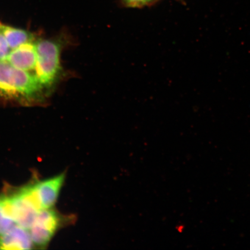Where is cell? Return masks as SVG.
I'll return each instance as SVG.
<instances>
[{
  "instance_id": "52a82bcc",
  "label": "cell",
  "mask_w": 250,
  "mask_h": 250,
  "mask_svg": "<svg viewBox=\"0 0 250 250\" xmlns=\"http://www.w3.org/2000/svg\"><path fill=\"white\" fill-rule=\"evenodd\" d=\"M2 30L11 50L28 42H35L33 34L27 30L2 24Z\"/></svg>"
},
{
  "instance_id": "ba28073f",
  "label": "cell",
  "mask_w": 250,
  "mask_h": 250,
  "mask_svg": "<svg viewBox=\"0 0 250 250\" xmlns=\"http://www.w3.org/2000/svg\"><path fill=\"white\" fill-rule=\"evenodd\" d=\"M11 51L3 32L2 24L0 23V61H5Z\"/></svg>"
},
{
  "instance_id": "7a4b0ae2",
  "label": "cell",
  "mask_w": 250,
  "mask_h": 250,
  "mask_svg": "<svg viewBox=\"0 0 250 250\" xmlns=\"http://www.w3.org/2000/svg\"><path fill=\"white\" fill-rule=\"evenodd\" d=\"M73 42L72 37L65 33L55 38L36 41L35 75L46 90L52 88L64 76L61 54Z\"/></svg>"
},
{
  "instance_id": "5b68a950",
  "label": "cell",
  "mask_w": 250,
  "mask_h": 250,
  "mask_svg": "<svg viewBox=\"0 0 250 250\" xmlns=\"http://www.w3.org/2000/svg\"><path fill=\"white\" fill-rule=\"evenodd\" d=\"M65 179V173L36 183L43 209L51 208L58 201Z\"/></svg>"
},
{
  "instance_id": "3957f363",
  "label": "cell",
  "mask_w": 250,
  "mask_h": 250,
  "mask_svg": "<svg viewBox=\"0 0 250 250\" xmlns=\"http://www.w3.org/2000/svg\"><path fill=\"white\" fill-rule=\"evenodd\" d=\"M74 217L62 216L51 208L43 209L37 214L29 232L34 245L45 247L62 224L70 223Z\"/></svg>"
},
{
  "instance_id": "30bf717a",
  "label": "cell",
  "mask_w": 250,
  "mask_h": 250,
  "mask_svg": "<svg viewBox=\"0 0 250 250\" xmlns=\"http://www.w3.org/2000/svg\"><path fill=\"white\" fill-rule=\"evenodd\" d=\"M124 4L127 7L142 8L152 5L158 0H122Z\"/></svg>"
},
{
  "instance_id": "277c9868",
  "label": "cell",
  "mask_w": 250,
  "mask_h": 250,
  "mask_svg": "<svg viewBox=\"0 0 250 250\" xmlns=\"http://www.w3.org/2000/svg\"><path fill=\"white\" fill-rule=\"evenodd\" d=\"M37 59L35 41L12 49L5 61L19 69L32 73L36 70Z\"/></svg>"
},
{
  "instance_id": "9c48e42d",
  "label": "cell",
  "mask_w": 250,
  "mask_h": 250,
  "mask_svg": "<svg viewBox=\"0 0 250 250\" xmlns=\"http://www.w3.org/2000/svg\"><path fill=\"white\" fill-rule=\"evenodd\" d=\"M16 225L17 224L14 221L6 216L1 208H0V235L7 232Z\"/></svg>"
},
{
  "instance_id": "8fae6325",
  "label": "cell",
  "mask_w": 250,
  "mask_h": 250,
  "mask_svg": "<svg viewBox=\"0 0 250 250\" xmlns=\"http://www.w3.org/2000/svg\"><path fill=\"white\" fill-rule=\"evenodd\" d=\"M177 1H179L180 2L183 3V4H185V3H184L183 0H177Z\"/></svg>"
},
{
  "instance_id": "8992f818",
  "label": "cell",
  "mask_w": 250,
  "mask_h": 250,
  "mask_svg": "<svg viewBox=\"0 0 250 250\" xmlns=\"http://www.w3.org/2000/svg\"><path fill=\"white\" fill-rule=\"evenodd\" d=\"M33 246L29 230L17 225L0 235V250H29Z\"/></svg>"
},
{
  "instance_id": "6da1fadb",
  "label": "cell",
  "mask_w": 250,
  "mask_h": 250,
  "mask_svg": "<svg viewBox=\"0 0 250 250\" xmlns=\"http://www.w3.org/2000/svg\"><path fill=\"white\" fill-rule=\"evenodd\" d=\"M46 90L35 74L0 61V95L23 104H34L43 101Z\"/></svg>"
}]
</instances>
